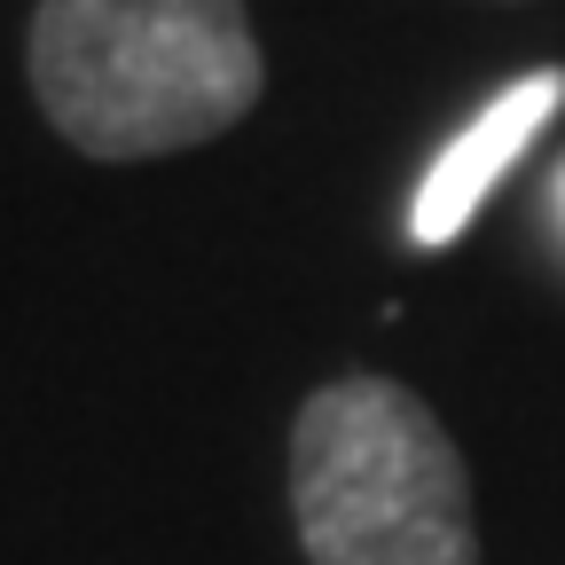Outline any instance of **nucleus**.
<instances>
[{
    "mask_svg": "<svg viewBox=\"0 0 565 565\" xmlns=\"http://www.w3.org/2000/svg\"><path fill=\"white\" fill-rule=\"evenodd\" d=\"M24 71L47 126L103 166L228 134L267 79L244 0H40Z\"/></svg>",
    "mask_w": 565,
    "mask_h": 565,
    "instance_id": "obj_1",
    "label": "nucleus"
},
{
    "mask_svg": "<svg viewBox=\"0 0 565 565\" xmlns=\"http://www.w3.org/2000/svg\"><path fill=\"white\" fill-rule=\"evenodd\" d=\"M291 519L315 565H479L471 479L393 377H338L291 424Z\"/></svg>",
    "mask_w": 565,
    "mask_h": 565,
    "instance_id": "obj_2",
    "label": "nucleus"
},
{
    "mask_svg": "<svg viewBox=\"0 0 565 565\" xmlns=\"http://www.w3.org/2000/svg\"><path fill=\"white\" fill-rule=\"evenodd\" d=\"M557 103H565V71H534V79H519V87L494 95V103L448 141V150H440V166L424 173V189H416V204H408V236H416V244H448L471 212L494 196V181L526 158V141L557 118Z\"/></svg>",
    "mask_w": 565,
    "mask_h": 565,
    "instance_id": "obj_3",
    "label": "nucleus"
},
{
    "mask_svg": "<svg viewBox=\"0 0 565 565\" xmlns=\"http://www.w3.org/2000/svg\"><path fill=\"white\" fill-rule=\"evenodd\" d=\"M557 204H565V181H557Z\"/></svg>",
    "mask_w": 565,
    "mask_h": 565,
    "instance_id": "obj_4",
    "label": "nucleus"
}]
</instances>
